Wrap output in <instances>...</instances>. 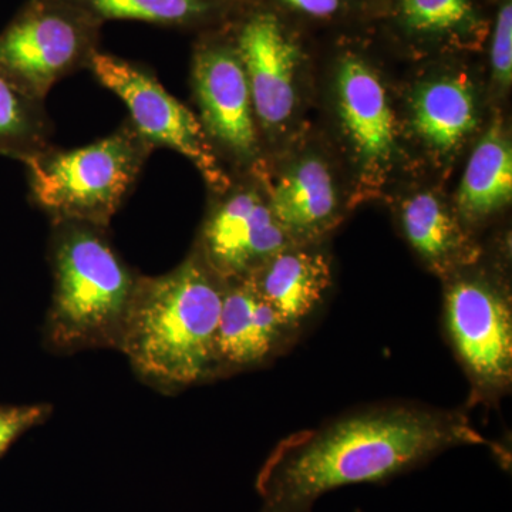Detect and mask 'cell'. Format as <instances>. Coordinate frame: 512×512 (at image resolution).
<instances>
[{"instance_id": "2", "label": "cell", "mask_w": 512, "mask_h": 512, "mask_svg": "<svg viewBox=\"0 0 512 512\" xmlns=\"http://www.w3.org/2000/svg\"><path fill=\"white\" fill-rule=\"evenodd\" d=\"M225 282L191 254L163 275H143L120 352L148 386L175 394L215 379Z\"/></svg>"}, {"instance_id": "9", "label": "cell", "mask_w": 512, "mask_h": 512, "mask_svg": "<svg viewBox=\"0 0 512 512\" xmlns=\"http://www.w3.org/2000/svg\"><path fill=\"white\" fill-rule=\"evenodd\" d=\"M202 225L194 251L222 281L247 279L279 251L291 245L276 221L266 195L254 185L231 187Z\"/></svg>"}, {"instance_id": "17", "label": "cell", "mask_w": 512, "mask_h": 512, "mask_svg": "<svg viewBox=\"0 0 512 512\" xmlns=\"http://www.w3.org/2000/svg\"><path fill=\"white\" fill-rule=\"evenodd\" d=\"M413 127L437 153L456 150L477 127L473 89L461 77L424 83L413 99Z\"/></svg>"}, {"instance_id": "21", "label": "cell", "mask_w": 512, "mask_h": 512, "mask_svg": "<svg viewBox=\"0 0 512 512\" xmlns=\"http://www.w3.org/2000/svg\"><path fill=\"white\" fill-rule=\"evenodd\" d=\"M53 412L47 403L0 404V458L29 430L45 423Z\"/></svg>"}, {"instance_id": "18", "label": "cell", "mask_w": 512, "mask_h": 512, "mask_svg": "<svg viewBox=\"0 0 512 512\" xmlns=\"http://www.w3.org/2000/svg\"><path fill=\"white\" fill-rule=\"evenodd\" d=\"M100 22L127 20L201 32L229 25L244 10L242 0H76Z\"/></svg>"}, {"instance_id": "13", "label": "cell", "mask_w": 512, "mask_h": 512, "mask_svg": "<svg viewBox=\"0 0 512 512\" xmlns=\"http://www.w3.org/2000/svg\"><path fill=\"white\" fill-rule=\"evenodd\" d=\"M247 279L261 298L298 332L325 298L332 275L328 258L322 252L291 244Z\"/></svg>"}, {"instance_id": "7", "label": "cell", "mask_w": 512, "mask_h": 512, "mask_svg": "<svg viewBox=\"0 0 512 512\" xmlns=\"http://www.w3.org/2000/svg\"><path fill=\"white\" fill-rule=\"evenodd\" d=\"M444 319L470 380L471 403L497 402L512 382L510 293L483 276H453L444 293Z\"/></svg>"}, {"instance_id": "11", "label": "cell", "mask_w": 512, "mask_h": 512, "mask_svg": "<svg viewBox=\"0 0 512 512\" xmlns=\"http://www.w3.org/2000/svg\"><path fill=\"white\" fill-rule=\"evenodd\" d=\"M295 333L249 279L225 282L215 340V379L266 365Z\"/></svg>"}, {"instance_id": "23", "label": "cell", "mask_w": 512, "mask_h": 512, "mask_svg": "<svg viewBox=\"0 0 512 512\" xmlns=\"http://www.w3.org/2000/svg\"><path fill=\"white\" fill-rule=\"evenodd\" d=\"M312 18H329L339 12L342 0H279Z\"/></svg>"}, {"instance_id": "8", "label": "cell", "mask_w": 512, "mask_h": 512, "mask_svg": "<svg viewBox=\"0 0 512 512\" xmlns=\"http://www.w3.org/2000/svg\"><path fill=\"white\" fill-rule=\"evenodd\" d=\"M191 86L201 126L218 157L252 167L261 151L251 90L231 33L202 32L192 50Z\"/></svg>"}, {"instance_id": "1", "label": "cell", "mask_w": 512, "mask_h": 512, "mask_svg": "<svg viewBox=\"0 0 512 512\" xmlns=\"http://www.w3.org/2000/svg\"><path fill=\"white\" fill-rule=\"evenodd\" d=\"M460 446L501 451L460 410L417 403L355 410L274 448L256 477L259 512H312L329 491L384 483Z\"/></svg>"}, {"instance_id": "3", "label": "cell", "mask_w": 512, "mask_h": 512, "mask_svg": "<svg viewBox=\"0 0 512 512\" xmlns=\"http://www.w3.org/2000/svg\"><path fill=\"white\" fill-rule=\"evenodd\" d=\"M52 302L43 328L50 352L120 349L141 275L114 248L109 228L50 222Z\"/></svg>"}, {"instance_id": "12", "label": "cell", "mask_w": 512, "mask_h": 512, "mask_svg": "<svg viewBox=\"0 0 512 512\" xmlns=\"http://www.w3.org/2000/svg\"><path fill=\"white\" fill-rule=\"evenodd\" d=\"M338 106L360 161L369 168L389 163L396 148V124L386 90L372 67L346 56L338 67Z\"/></svg>"}, {"instance_id": "16", "label": "cell", "mask_w": 512, "mask_h": 512, "mask_svg": "<svg viewBox=\"0 0 512 512\" xmlns=\"http://www.w3.org/2000/svg\"><path fill=\"white\" fill-rule=\"evenodd\" d=\"M511 198V143L503 123L495 120L468 160L457 194V208L464 220L478 222L503 210Z\"/></svg>"}, {"instance_id": "4", "label": "cell", "mask_w": 512, "mask_h": 512, "mask_svg": "<svg viewBox=\"0 0 512 512\" xmlns=\"http://www.w3.org/2000/svg\"><path fill=\"white\" fill-rule=\"evenodd\" d=\"M130 120L87 146L47 147L25 161L29 200L50 222L109 228L154 153Z\"/></svg>"}, {"instance_id": "19", "label": "cell", "mask_w": 512, "mask_h": 512, "mask_svg": "<svg viewBox=\"0 0 512 512\" xmlns=\"http://www.w3.org/2000/svg\"><path fill=\"white\" fill-rule=\"evenodd\" d=\"M46 101L23 92L0 73V156L25 163L52 146Z\"/></svg>"}, {"instance_id": "20", "label": "cell", "mask_w": 512, "mask_h": 512, "mask_svg": "<svg viewBox=\"0 0 512 512\" xmlns=\"http://www.w3.org/2000/svg\"><path fill=\"white\" fill-rule=\"evenodd\" d=\"M400 15L412 32L427 36H466L478 23L471 0H402Z\"/></svg>"}, {"instance_id": "10", "label": "cell", "mask_w": 512, "mask_h": 512, "mask_svg": "<svg viewBox=\"0 0 512 512\" xmlns=\"http://www.w3.org/2000/svg\"><path fill=\"white\" fill-rule=\"evenodd\" d=\"M251 90L259 130H278L292 116L301 53L275 13L244 9L229 23Z\"/></svg>"}, {"instance_id": "15", "label": "cell", "mask_w": 512, "mask_h": 512, "mask_svg": "<svg viewBox=\"0 0 512 512\" xmlns=\"http://www.w3.org/2000/svg\"><path fill=\"white\" fill-rule=\"evenodd\" d=\"M407 241L441 275L454 274L476 258V249L446 205L430 192L413 195L402 207Z\"/></svg>"}, {"instance_id": "5", "label": "cell", "mask_w": 512, "mask_h": 512, "mask_svg": "<svg viewBox=\"0 0 512 512\" xmlns=\"http://www.w3.org/2000/svg\"><path fill=\"white\" fill-rule=\"evenodd\" d=\"M103 26L76 0H28L0 32V73L46 101L57 83L89 70Z\"/></svg>"}, {"instance_id": "14", "label": "cell", "mask_w": 512, "mask_h": 512, "mask_svg": "<svg viewBox=\"0 0 512 512\" xmlns=\"http://www.w3.org/2000/svg\"><path fill=\"white\" fill-rule=\"evenodd\" d=\"M269 208L292 244L323 234L333 224L338 195L328 167L316 158L301 161L266 195Z\"/></svg>"}, {"instance_id": "22", "label": "cell", "mask_w": 512, "mask_h": 512, "mask_svg": "<svg viewBox=\"0 0 512 512\" xmlns=\"http://www.w3.org/2000/svg\"><path fill=\"white\" fill-rule=\"evenodd\" d=\"M491 67L495 82L508 87L512 82V5L504 0L495 23L491 45Z\"/></svg>"}, {"instance_id": "6", "label": "cell", "mask_w": 512, "mask_h": 512, "mask_svg": "<svg viewBox=\"0 0 512 512\" xmlns=\"http://www.w3.org/2000/svg\"><path fill=\"white\" fill-rule=\"evenodd\" d=\"M89 70L126 104L128 120L151 146L170 148L190 160L215 194L231 187L232 177L198 116L165 89L150 67L99 50Z\"/></svg>"}]
</instances>
